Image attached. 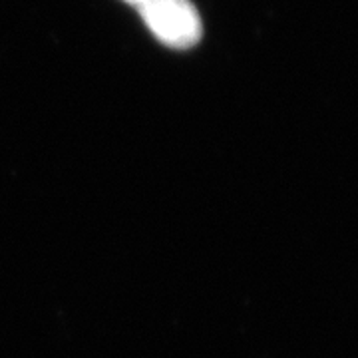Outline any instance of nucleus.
<instances>
[{"label":"nucleus","mask_w":358,"mask_h":358,"mask_svg":"<svg viewBox=\"0 0 358 358\" xmlns=\"http://www.w3.org/2000/svg\"><path fill=\"white\" fill-rule=\"evenodd\" d=\"M140 13L155 38L169 48L185 50L201 38V18L189 0H145Z\"/></svg>","instance_id":"nucleus-1"},{"label":"nucleus","mask_w":358,"mask_h":358,"mask_svg":"<svg viewBox=\"0 0 358 358\" xmlns=\"http://www.w3.org/2000/svg\"><path fill=\"white\" fill-rule=\"evenodd\" d=\"M126 2H129V4H134V6H138V8H140V6L143 4V2H145V0H126Z\"/></svg>","instance_id":"nucleus-2"}]
</instances>
